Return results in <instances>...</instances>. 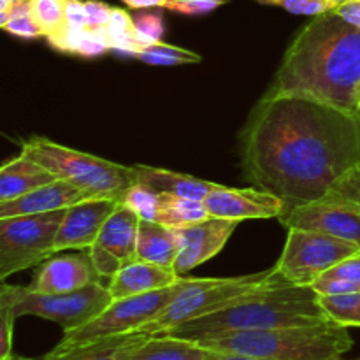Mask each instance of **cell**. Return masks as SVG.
<instances>
[{
	"instance_id": "83f0119b",
	"label": "cell",
	"mask_w": 360,
	"mask_h": 360,
	"mask_svg": "<svg viewBox=\"0 0 360 360\" xmlns=\"http://www.w3.org/2000/svg\"><path fill=\"white\" fill-rule=\"evenodd\" d=\"M327 316L345 327H360V292L343 295H320Z\"/></svg>"
},
{
	"instance_id": "d590c367",
	"label": "cell",
	"mask_w": 360,
	"mask_h": 360,
	"mask_svg": "<svg viewBox=\"0 0 360 360\" xmlns=\"http://www.w3.org/2000/svg\"><path fill=\"white\" fill-rule=\"evenodd\" d=\"M319 295H343V294H354V292H360L357 285L350 283L341 278H327L322 276L311 285Z\"/></svg>"
},
{
	"instance_id": "52a82bcc",
	"label": "cell",
	"mask_w": 360,
	"mask_h": 360,
	"mask_svg": "<svg viewBox=\"0 0 360 360\" xmlns=\"http://www.w3.org/2000/svg\"><path fill=\"white\" fill-rule=\"evenodd\" d=\"M111 302V292L101 281L65 294H41L28 287L7 285L6 281H2L0 290V308L11 311L14 319L23 315L41 316L58 323L63 333L86 326L88 322L97 319Z\"/></svg>"
},
{
	"instance_id": "d4e9b609",
	"label": "cell",
	"mask_w": 360,
	"mask_h": 360,
	"mask_svg": "<svg viewBox=\"0 0 360 360\" xmlns=\"http://www.w3.org/2000/svg\"><path fill=\"white\" fill-rule=\"evenodd\" d=\"M105 35H108L111 51L120 53V55L134 56V58H136L137 51H139L141 48L139 42H137L134 18L130 16L127 11L112 7L111 20H109L108 27H105Z\"/></svg>"
},
{
	"instance_id": "30bf717a",
	"label": "cell",
	"mask_w": 360,
	"mask_h": 360,
	"mask_svg": "<svg viewBox=\"0 0 360 360\" xmlns=\"http://www.w3.org/2000/svg\"><path fill=\"white\" fill-rule=\"evenodd\" d=\"M190 278L183 276L171 287L160 290L148 292V294L132 295V297L112 299L111 304L86 326L79 327L70 333H63V340L60 343L72 345L83 341L101 340V338L120 336V334L139 333L146 323L157 319L179 294Z\"/></svg>"
},
{
	"instance_id": "4dcf8cb0",
	"label": "cell",
	"mask_w": 360,
	"mask_h": 360,
	"mask_svg": "<svg viewBox=\"0 0 360 360\" xmlns=\"http://www.w3.org/2000/svg\"><path fill=\"white\" fill-rule=\"evenodd\" d=\"M260 6L281 7L292 14H301V16H319V14L334 11L330 0H253Z\"/></svg>"
},
{
	"instance_id": "4316f807",
	"label": "cell",
	"mask_w": 360,
	"mask_h": 360,
	"mask_svg": "<svg viewBox=\"0 0 360 360\" xmlns=\"http://www.w3.org/2000/svg\"><path fill=\"white\" fill-rule=\"evenodd\" d=\"M0 27L21 39L44 37L32 13V0H16L9 11L0 13Z\"/></svg>"
},
{
	"instance_id": "44dd1931",
	"label": "cell",
	"mask_w": 360,
	"mask_h": 360,
	"mask_svg": "<svg viewBox=\"0 0 360 360\" xmlns=\"http://www.w3.org/2000/svg\"><path fill=\"white\" fill-rule=\"evenodd\" d=\"M55 179V174L49 172L44 165L20 155L0 167V202L18 199Z\"/></svg>"
},
{
	"instance_id": "d6986e66",
	"label": "cell",
	"mask_w": 360,
	"mask_h": 360,
	"mask_svg": "<svg viewBox=\"0 0 360 360\" xmlns=\"http://www.w3.org/2000/svg\"><path fill=\"white\" fill-rule=\"evenodd\" d=\"M181 278L183 276H178L174 271L167 269V267L155 266V264L144 262V260H136V262L122 267L109 280L108 288L112 299H123L171 287Z\"/></svg>"
},
{
	"instance_id": "f546056e",
	"label": "cell",
	"mask_w": 360,
	"mask_h": 360,
	"mask_svg": "<svg viewBox=\"0 0 360 360\" xmlns=\"http://www.w3.org/2000/svg\"><path fill=\"white\" fill-rule=\"evenodd\" d=\"M32 13L46 39L65 27L63 0H32Z\"/></svg>"
},
{
	"instance_id": "7bdbcfd3",
	"label": "cell",
	"mask_w": 360,
	"mask_h": 360,
	"mask_svg": "<svg viewBox=\"0 0 360 360\" xmlns=\"http://www.w3.org/2000/svg\"><path fill=\"white\" fill-rule=\"evenodd\" d=\"M330 2H333L334 9H336L338 6H341V4H347V2H350V0H330Z\"/></svg>"
},
{
	"instance_id": "603a6c76",
	"label": "cell",
	"mask_w": 360,
	"mask_h": 360,
	"mask_svg": "<svg viewBox=\"0 0 360 360\" xmlns=\"http://www.w3.org/2000/svg\"><path fill=\"white\" fill-rule=\"evenodd\" d=\"M207 352L197 341L160 334L137 345L123 360H206Z\"/></svg>"
},
{
	"instance_id": "60d3db41",
	"label": "cell",
	"mask_w": 360,
	"mask_h": 360,
	"mask_svg": "<svg viewBox=\"0 0 360 360\" xmlns=\"http://www.w3.org/2000/svg\"><path fill=\"white\" fill-rule=\"evenodd\" d=\"M206 360H266L259 357H250V355H241V354H231V352H207Z\"/></svg>"
},
{
	"instance_id": "cb8c5ba5",
	"label": "cell",
	"mask_w": 360,
	"mask_h": 360,
	"mask_svg": "<svg viewBox=\"0 0 360 360\" xmlns=\"http://www.w3.org/2000/svg\"><path fill=\"white\" fill-rule=\"evenodd\" d=\"M207 218H210V213L204 206V200L188 199V197L174 195V193H160L158 224L178 229L199 224V221L207 220Z\"/></svg>"
},
{
	"instance_id": "ac0fdd59",
	"label": "cell",
	"mask_w": 360,
	"mask_h": 360,
	"mask_svg": "<svg viewBox=\"0 0 360 360\" xmlns=\"http://www.w3.org/2000/svg\"><path fill=\"white\" fill-rule=\"evenodd\" d=\"M144 333L120 334V336L101 338L83 343H58L49 354L37 360H123L130 350L148 340Z\"/></svg>"
},
{
	"instance_id": "7402d4cb",
	"label": "cell",
	"mask_w": 360,
	"mask_h": 360,
	"mask_svg": "<svg viewBox=\"0 0 360 360\" xmlns=\"http://www.w3.org/2000/svg\"><path fill=\"white\" fill-rule=\"evenodd\" d=\"M178 253L179 238L176 229L158 221L141 220L139 234H137V260L172 269Z\"/></svg>"
},
{
	"instance_id": "9a60e30c",
	"label": "cell",
	"mask_w": 360,
	"mask_h": 360,
	"mask_svg": "<svg viewBox=\"0 0 360 360\" xmlns=\"http://www.w3.org/2000/svg\"><path fill=\"white\" fill-rule=\"evenodd\" d=\"M101 281L88 252L49 259L28 288L41 294H65Z\"/></svg>"
},
{
	"instance_id": "6da1fadb",
	"label": "cell",
	"mask_w": 360,
	"mask_h": 360,
	"mask_svg": "<svg viewBox=\"0 0 360 360\" xmlns=\"http://www.w3.org/2000/svg\"><path fill=\"white\" fill-rule=\"evenodd\" d=\"M239 143L246 179L276 195L283 217L323 199L360 167V115L311 98L264 95Z\"/></svg>"
},
{
	"instance_id": "d6a6232c",
	"label": "cell",
	"mask_w": 360,
	"mask_h": 360,
	"mask_svg": "<svg viewBox=\"0 0 360 360\" xmlns=\"http://www.w3.org/2000/svg\"><path fill=\"white\" fill-rule=\"evenodd\" d=\"M227 2L229 0H167L165 9L186 14V16H197V14L211 13Z\"/></svg>"
},
{
	"instance_id": "f35d334b",
	"label": "cell",
	"mask_w": 360,
	"mask_h": 360,
	"mask_svg": "<svg viewBox=\"0 0 360 360\" xmlns=\"http://www.w3.org/2000/svg\"><path fill=\"white\" fill-rule=\"evenodd\" d=\"M334 13L360 30V0H350L347 4H341L334 9Z\"/></svg>"
},
{
	"instance_id": "7a4b0ae2",
	"label": "cell",
	"mask_w": 360,
	"mask_h": 360,
	"mask_svg": "<svg viewBox=\"0 0 360 360\" xmlns=\"http://www.w3.org/2000/svg\"><path fill=\"white\" fill-rule=\"evenodd\" d=\"M264 95H294L360 115V30L334 11L313 16L285 51Z\"/></svg>"
},
{
	"instance_id": "9c48e42d",
	"label": "cell",
	"mask_w": 360,
	"mask_h": 360,
	"mask_svg": "<svg viewBox=\"0 0 360 360\" xmlns=\"http://www.w3.org/2000/svg\"><path fill=\"white\" fill-rule=\"evenodd\" d=\"M67 210L0 218V280L56 255V236Z\"/></svg>"
},
{
	"instance_id": "8fae6325",
	"label": "cell",
	"mask_w": 360,
	"mask_h": 360,
	"mask_svg": "<svg viewBox=\"0 0 360 360\" xmlns=\"http://www.w3.org/2000/svg\"><path fill=\"white\" fill-rule=\"evenodd\" d=\"M357 245L334 236L290 229L276 269L290 285L311 287L336 264L359 253Z\"/></svg>"
},
{
	"instance_id": "484cf974",
	"label": "cell",
	"mask_w": 360,
	"mask_h": 360,
	"mask_svg": "<svg viewBox=\"0 0 360 360\" xmlns=\"http://www.w3.org/2000/svg\"><path fill=\"white\" fill-rule=\"evenodd\" d=\"M137 60L143 63L155 67H174V65H190L199 63L202 56L190 49L179 48V46L164 44V42H153L146 48L139 49L136 55Z\"/></svg>"
},
{
	"instance_id": "74e56055",
	"label": "cell",
	"mask_w": 360,
	"mask_h": 360,
	"mask_svg": "<svg viewBox=\"0 0 360 360\" xmlns=\"http://www.w3.org/2000/svg\"><path fill=\"white\" fill-rule=\"evenodd\" d=\"M14 316L6 308H0V360L13 355Z\"/></svg>"
},
{
	"instance_id": "1f68e13d",
	"label": "cell",
	"mask_w": 360,
	"mask_h": 360,
	"mask_svg": "<svg viewBox=\"0 0 360 360\" xmlns=\"http://www.w3.org/2000/svg\"><path fill=\"white\" fill-rule=\"evenodd\" d=\"M134 25H136L137 42L141 49L153 42H160L164 35V20L160 13H139L134 16Z\"/></svg>"
},
{
	"instance_id": "ee69618b",
	"label": "cell",
	"mask_w": 360,
	"mask_h": 360,
	"mask_svg": "<svg viewBox=\"0 0 360 360\" xmlns=\"http://www.w3.org/2000/svg\"><path fill=\"white\" fill-rule=\"evenodd\" d=\"M4 360H32V359H25V357H20V355H11V357H7V359H4Z\"/></svg>"
},
{
	"instance_id": "8992f818",
	"label": "cell",
	"mask_w": 360,
	"mask_h": 360,
	"mask_svg": "<svg viewBox=\"0 0 360 360\" xmlns=\"http://www.w3.org/2000/svg\"><path fill=\"white\" fill-rule=\"evenodd\" d=\"M280 283L288 281L281 276L276 267L239 278H190L181 294L139 333L158 336L171 330L172 327L224 309L243 295Z\"/></svg>"
},
{
	"instance_id": "f6af8a7d",
	"label": "cell",
	"mask_w": 360,
	"mask_h": 360,
	"mask_svg": "<svg viewBox=\"0 0 360 360\" xmlns=\"http://www.w3.org/2000/svg\"><path fill=\"white\" fill-rule=\"evenodd\" d=\"M359 360H360V359H359Z\"/></svg>"
},
{
	"instance_id": "8d00e7d4",
	"label": "cell",
	"mask_w": 360,
	"mask_h": 360,
	"mask_svg": "<svg viewBox=\"0 0 360 360\" xmlns=\"http://www.w3.org/2000/svg\"><path fill=\"white\" fill-rule=\"evenodd\" d=\"M63 9H65V28L72 32L86 30V7L81 0H63Z\"/></svg>"
},
{
	"instance_id": "7c38bea8",
	"label": "cell",
	"mask_w": 360,
	"mask_h": 360,
	"mask_svg": "<svg viewBox=\"0 0 360 360\" xmlns=\"http://www.w3.org/2000/svg\"><path fill=\"white\" fill-rule=\"evenodd\" d=\"M239 224L241 221L210 217L199 224L176 229L179 238V253L172 267L174 273L178 276H185L186 273L218 255Z\"/></svg>"
},
{
	"instance_id": "5bb4252c",
	"label": "cell",
	"mask_w": 360,
	"mask_h": 360,
	"mask_svg": "<svg viewBox=\"0 0 360 360\" xmlns=\"http://www.w3.org/2000/svg\"><path fill=\"white\" fill-rule=\"evenodd\" d=\"M210 217L225 220H264L280 218L283 202L273 193L260 188H231L218 185L204 199Z\"/></svg>"
},
{
	"instance_id": "ab89813d",
	"label": "cell",
	"mask_w": 360,
	"mask_h": 360,
	"mask_svg": "<svg viewBox=\"0 0 360 360\" xmlns=\"http://www.w3.org/2000/svg\"><path fill=\"white\" fill-rule=\"evenodd\" d=\"M127 7L130 9H155V7H164L167 6V0H122Z\"/></svg>"
},
{
	"instance_id": "ba28073f",
	"label": "cell",
	"mask_w": 360,
	"mask_h": 360,
	"mask_svg": "<svg viewBox=\"0 0 360 360\" xmlns=\"http://www.w3.org/2000/svg\"><path fill=\"white\" fill-rule=\"evenodd\" d=\"M278 220L288 231L320 232L360 248V167L345 176L323 199L295 207Z\"/></svg>"
},
{
	"instance_id": "3957f363",
	"label": "cell",
	"mask_w": 360,
	"mask_h": 360,
	"mask_svg": "<svg viewBox=\"0 0 360 360\" xmlns=\"http://www.w3.org/2000/svg\"><path fill=\"white\" fill-rule=\"evenodd\" d=\"M329 320L315 288L280 283L243 295L224 309L172 327L164 334L197 341L246 330L315 326Z\"/></svg>"
},
{
	"instance_id": "e0dca14e",
	"label": "cell",
	"mask_w": 360,
	"mask_h": 360,
	"mask_svg": "<svg viewBox=\"0 0 360 360\" xmlns=\"http://www.w3.org/2000/svg\"><path fill=\"white\" fill-rule=\"evenodd\" d=\"M139 214L120 202L118 207L105 220L95 245L120 260L123 267L137 260V234H139Z\"/></svg>"
},
{
	"instance_id": "ffe728a7",
	"label": "cell",
	"mask_w": 360,
	"mask_h": 360,
	"mask_svg": "<svg viewBox=\"0 0 360 360\" xmlns=\"http://www.w3.org/2000/svg\"><path fill=\"white\" fill-rule=\"evenodd\" d=\"M132 167L134 183H141L158 193H174V195L188 197V199L204 200L207 193L213 192L218 183L206 181L195 176L183 174V172L167 171V169L151 167V165L136 164Z\"/></svg>"
},
{
	"instance_id": "836d02e7",
	"label": "cell",
	"mask_w": 360,
	"mask_h": 360,
	"mask_svg": "<svg viewBox=\"0 0 360 360\" xmlns=\"http://www.w3.org/2000/svg\"><path fill=\"white\" fill-rule=\"evenodd\" d=\"M84 7H86L88 30L105 32V27H108L109 20H111L112 7L101 2V0H86V2H84Z\"/></svg>"
},
{
	"instance_id": "2e32d148",
	"label": "cell",
	"mask_w": 360,
	"mask_h": 360,
	"mask_svg": "<svg viewBox=\"0 0 360 360\" xmlns=\"http://www.w3.org/2000/svg\"><path fill=\"white\" fill-rule=\"evenodd\" d=\"M86 199H95L88 195L79 186L72 185L63 179L42 185L18 199L0 202V218L20 217V214H39L51 213V211L67 210L77 202H83Z\"/></svg>"
},
{
	"instance_id": "4fadbf2b",
	"label": "cell",
	"mask_w": 360,
	"mask_h": 360,
	"mask_svg": "<svg viewBox=\"0 0 360 360\" xmlns=\"http://www.w3.org/2000/svg\"><path fill=\"white\" fill-rule=\"evenodd\" d=\"M120 202L122 199H116V197H95V199H86L70 206L60 225L55 252L90 250L97 241L105 220L111 217Z\"/></svg>"
},
{
	"instance_id": "5b68a950",
	"label": "cell",
	"mask_w": 360,
	"mask_h": 360,
	"mask_svg": "<svg viewBox=\"0 0 360 360\" xmlns=\"http://www.w3.org/2000/svg\"><path fill=\"white\" fill-rule=\"evenodd\" d=\"M21 155L44 165L56 179H63L91 197H116L134 185L132 167L72 150L46 137H32L21 144Z\"/></svg>"
},
{
	"instance_id": "e575fe53",
	"label": "cell",
	"mask_w": 360,
	"mask_h": 360,
	"mask_svg": "<svg viewBox=\"0 0 360 360\" xmlns=\"http://www.w3.org/2000/svg\"><path fill=\"white\" fill-rule=\"evenodd\" d=\"M323 276L341 278V280L350 281V283L357 285L360 288V252L355 253V255L348 257V259L341 260V262L336 264L333 269L327 271Z\"/></svg>"
},
{
	"instance_id": "b9f144b4",
	"label": "cell",
	"mask_w": 360,
	"mask_h": 360,
	"mask_svg": "<svg viewBox=\"0 0 360 360\" xmlns=\"http://www.w3.org/2000/svg\"><path fill=\"white\" fill-rule=\"evenodd\" d=\"M14 2H16V0H0V13H6V11H9V7L13 6Z\"/></svg>"
},
{
	"instance_id": "277c9868",
	"label": "cell",
	"mask_w": 360,
	"mask_h": 360,
	"mask_svg": "<svg viewBox=\"0 0 360 360\" xmlns=\"http://www.w3.org/2000/svg\"><path fill=\"white\" fill-rule=\"evenodd\" d=\"M213 352L250 355L266 360H341L354 347L345 326L329 320L315 326L220 334L197 340Z\"/></svg>"
},
{
	"instance_id": "f1b7e54d",
	"label": "cell",
	"mask_w": 360,
	"mask_h": 360,
	"mask_svg": "<svg viewBox=\"0 0 360 360\" xmlns=\"http://www.w3.org/2000/svg\"><path fill=\"white\" fill-rule=\"evenodd\" d=\"M122 204L139 214L141 220L158 221L160 214V193L141 183H134L122 197Z\"/></svg>"
}]
</instances>
